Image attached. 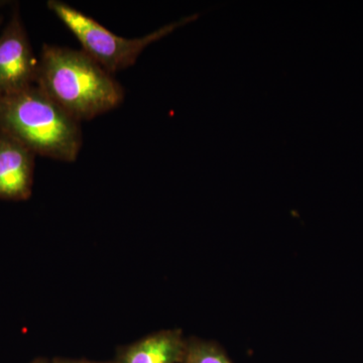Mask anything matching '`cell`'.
Returning a JSON list of instances; mask_svg holds the SVG:
<instances>
[{"instance_id": "cell-1", "label": "cell", "mask_w": 363, "mask_h": 363, "mask_svg": "<svg viewBox=\"0 0 363 363\" xmlns=\"http://www.w3.org/2000/svg\"><path fill=\"white\" fill-rule=\"evenodd\" d=\"M35 85L81 123L123 104V86L82 50L45 45Z\"/></svg>"}, {"instance_id": "cell-2", "label": "cell", "mask_w": 363, "mask_h": 363, "mask_svg": "<svg viewBox=\"0 0 363 363\" xmlns=\"http://www.w3.org/2000/svg\"><path fill=\"white\" fill-rule=\"evenodd\" d=\"M0 131L33 154L62 162L76 161L82 147L80 123L37 85L0 97Z\"/></svg>"}, {"instance_id": "cell-3", "label": "cell", "mask_w": 363, "mask_h": 363, "mask_svg": "<svg viewBox=\"0 0 363 363\" xmlns=\"http://www.w3.org/2000/svg\"><path fill=\"white\" fill-rule=\"evenodd\" d=\"M47 4L50 11L75 35L82 45V51L111 74L135 65L136 60L150 44L199 18V14H192L162 26L145 37L128 39L111 32L94 18L66 2L50 0Z\"/></svg>"}, {"instance_id": "cell-4", "label": "cell", "mask_w": 363, "mask_h": 363, "mask_svg": "<svg viewBox=\"0 0 363 363\" xmlns=\"http://www.w3.org/2000/svg\"><path fill=\"white\" fill-rule=\"evenodd\" d=\"M39 62L18 11L0 35V97L9 96L35 85Z\"/></svg>"}, {"instance_id": "cell-5", "label": "cell", "mask_w": 363, "mask_h": 363, "mask_svg": "<svg viewBox=\"0 0 363 363\" xmlns=\"http://www.w3.org/2000/svg\"><path fill=\"white\" fill-rule=\"evenodd\" d=\"M35 156L16 138L0 131V199L21 201L30 197Z\"/></svg>"}, {"instance_id": "cell-6", "label": "cell", "mask_w": 363, "mask_h": 363, "mask_svg": "<svg viewBox=\"0 0 363 363\" xmlns=\"http://www.w3.org/2000/svg\"><path fill=\"white\" fill-rule=\"evenodd\" d=\"M186 338L181 329H164L121 348L116 363H180Z\"/></svg>"}, {"instance_id": "cell-7", "label": "cell", "mask_w": 363, "mask_h": 363, "mask_svg": "<svg viewBox=\"0 0 363 363\" xmlns=\"http://www.w3.org/2000/svg\"><path fill=\"white\" fill-rule=\"evenodd\" d=\"M180 363H233L223 348L214 341L197 337L186 339Z\"/></svg>"}, {"instance_id": "cell-8", "label": "cell", "mask_w": 363, "mask_h": 363, "mask_svg": "<svg viewBox=\"0 0 363 363\" xmlns=\"http://www.w3.org/2000/svg\"><path fill=\"white\" fill-rule=\"evenodd\" d=\"M52 363H116L114 362H85V360H71V359H55L52 360Z\"/></svg>"}, {"instance_id": "cell-9", "label": "cell", "mask_w": 363, "mask_h": 363, "mask_svg": "<svg viewBox=\"0 0 363 363\" xmlns=\"http://www.w3.org/2000/svg\"><path fill=\"white\" fill-rule=\"evenodd\" d=\"M30 363H52L51 362H48L47 359H44V358H39V359L33 360V362Z\"/></svg>"}]
</instances>
